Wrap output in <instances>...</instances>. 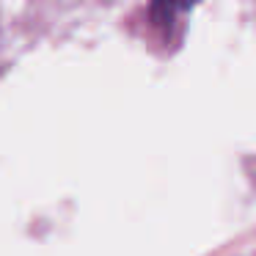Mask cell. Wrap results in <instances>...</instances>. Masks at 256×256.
Returning <instances> with one entry per match:
<instances>
[{
    "label": "cell",
    "instance_id": "1",
    "mask_svg": "<svg viewBox=\"0 0 256 256\" xmlns=\"http://www.w3.org/2000/svg\"><path fill=\"white\" fill-rule=\"evenodd\" d=\"M196 0H152V14L157 20H168L182 8H190Z\"/></svg>",
    "mask_w": 256,
    "mask_h": 256
}]
</instances>
